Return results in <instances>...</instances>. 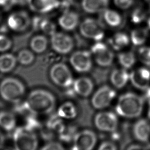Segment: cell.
Instances as JSON below:
<instances>
[{"instance_id":"41","label":"cell","mask_w":150,"mask_h":150,"mask_svg":"<svg viewBox=\"0 0 150 150\" xmlns=\"http://www.w3.org/2000/svg\"><path fill=\"white\" fill-rule=\"evenodd\" d=\"M146 92H145V96L144 98L148 99L149 100H150V87L147 88L145 90Z\"/></svg>"},{"instance_id":"7","label":"cell","mask_w":150,"mask_h":150,"mask_svg":"<svg viewBox=\"0 0 150 150\" xmlns=\"http://www.w3.org/2000/svg\"><path fill=\"white\" fill-rule=\"evenodd\" d=\"M96 63L102 67H108L112 64L114 55L112 51L104 43L98 42L91 49Z\"/></svg>"},{"instance_id":"23","label":"cell","mask_w":150,"mask_h":150,"mask_svg":"<svg viewBox=\"0 0 150 150\" xmlns=\"http://www.w3.org/2000/svg\"><path fill=\"white\" fill-rule=\"evenodd\" d=\"M130 42L128 35L123 33H118L113 35L109 40L108 43L112 49L120 50L127 46Z\"/></svg>"},{"instance_id":"42","label":"cell","mask_w":150,"mask_h":150,"mask_svg":"<svg viewBox=\"0 0 150 150\" xmlns=\"http://www.w3.org/2000/svg\"><path fill=\"white\" fill-rule=\"evenodd\" d=\"M149 101V109H148V117L149 120H150V100Z\"/></svg>"},{"instance_id":"32","label":"cell","mask_w":150,"mask_h":150,"mask_svg":"<svg viewBox=\"0 0 150 150\" xmlns=\"http://www.w3.org/2000/svg\"><path fill=\"white\" fill-rule=\"evenodd\" d=\"M138 58L143 64L150 66V47H143L139 49Z\"/></svg>"},{"instance_id":"20","label":"cell","mask_w":150,"mask_h":150,"mask_svg":"<svg viewBox=\"0 0 150 150\" xmlns=\"http://www.w3.org/2000/svg\"><path fill=\"white\" fill-rule=\"evenodd\" d=\"M129 79H130V74L124 68L114 70L110 75L111 83L117 89H122L125 87Z\"/></svg>"},{"instance_id":"11","label":"cell","mask_w":150,"mask_h":150,"mask_svg":"<svg viewBox=\"0 0 150 150\" xmlns=\"http://www.w3.org/2000/svg\"><path fill=\"white\" fill-rule=\"evenodd\" d=\"M73 141V150H91L96 144L97 136L91 130H84L76 133Z\"/></svg>"},{"instance_id":"44","label":"cell","mask_w":150,"mask_h":150,"mask_svg":"<svg viewBox=\"0 0 150 150\" xmlns=\"http://www.w3.org/2000/svg\"><path fill=\"white\" fill-rule=\"evenodd\" d=\"M145 1H146V3L149 4V5L150 7V0H145Z\"/></svg>"},{"instance_id":"22","label":"cell","mask_w":150,"mask_h":150,"mask_svg":"<svg viewBox=\"0 0 150 150\" xmlns=\"http://www.w3.org/2000/svg\"><path fill=\"white\" fill-rule=\"evenodd\" d=\"M16 118L13 114L7 111H0V128L7 132L14 130L16 126Z\"/></svg>"},{"instance_id":"17","label":"cell","mask_w":150,"mask_h":150,"mask_svg":"<svg viewBox=\"0 0 150 150\" xmlns=\"http://www.w3.org/2000/svg\"><path fill=\"white\" fill-rule=\"evenodd\" d=\"M133 134L135 138L142 142H147L150 136V124L145 119H140L134 124Z\"/></svg>"},{"instance_id":"14","label":"cell","mask_w":150,"mask_h":150,"mask_svg":"<svg viewBox=\"0 0 150 150\" xmlns=\"http://www.w3.org/2000/svg\"><path fill=\"white\" fill-rule=\"evenodd\" d=\"M130 80L135 87L144 91L150 83V71L145 68L134 70L130 74Z\"/></svg>"},{"instance_id":"30","label":"cell","mask_w":150,"mask_h":150,"mask_svg":"<svg viewBox=\"0 0 150 150\" xmlns=\"http://www.w3.org/2000/svg\"><path fill=\"white\" fill-rule=\"evenodd\" d=\"M47 127L50 130H53L60 134L65 129V127L62 118L57 115L53 116L49 118L47 122Z\"/></svg>"},{"instance_id":"13","label":"cell","mask_w":150,"mask_h":150,"mask_svg":"<svg viewBox=\"0 0 150 150\" xmlns=\"http://www.w3.org/2000/svg\"><path fill=\"white\" fill-rule=\"evenodd\" d=\"M31 21L28 14L24 11L14 12L9 16L7 20L8 27L16 32H22L28 28Z\"/></svg>"},{"instance_id":"9","label":"cell","mask_w":150,"mask_h":150,"mask_svg":"<svg viewBox=\"0 0 150 150\" xmlns=\"http://www.w3.org/2000/svg\"><path fill=\"white\" fill-rule=\"evenodd\" d=\"M94 122L98 130L105 132H115L118 124L117 115L110 111L101 112L97 114Z\"/></svg>"},{"instance_id":"16","label":"cell","mask_w":150,"mask_h":150,"mask_svg":"<svg viewBox=\"0 0 150 150\" xmlns=\"http://www.w3.org/2000/svg\"><path fill=\"white\" fill-rule=\"evenodd\" d=\"M27 3L33 11L39 13H47L59 7V0H28Z\"/></svg>"},{"instance_id":"15","label":"cell","mask_w":150,"mask_h":150,"mask_svg":"<svg viewBox=\"0 0 150 150\" xmlns=\"http://www.w3.org/2000/svg\"><path fill=\"white\" fill-rule=\"evenodd\" d=\"M72 87L74 93L82 97H88L91 94L94 89V83L87 77H81L73 81Z\"/></svg>"},{"instance_id":"43","label":"cell","mask_w":150,"mask_h":150,"mask_svg":"<svg viewBox=\"0 0 150 150\" xmlns=\"http://www.w3.org/2000/svg\"><path fill=\"white\" fill-rule=\"evenodd\" d=\"M147 24H148L149 28L150 29V16L148 20H147Z\"/></svg>"},{"instance_id":"34","label":"cell","mask_w":150,"mask_h":150,"mask_svg":"<svg viewBox=\"0 0 150 150\" xmlns=\"http://www.w3.org/2000/svg\"><path fill=\"white\" fill-rule=\"evenodd\" d=\"M76 133V132L75 131V129L73 127H65L63 132L60 133V137L62 140L68 142L72 139L73 140Z\"/></svg>"},{"instance_id":"21","label":"cell","mask_w":150,"mask_h":150,"mask_svg":"<svg viewBox=\"0 0 150 150\" xmlns=\"http://www.w3.org/2000/svg\"><path fill=\"white\" fill-rule=\"evenodd\" d=\"M18 63L16 57L9 53L0 55V72L8 73L15 68Z\"/></svg>"},{"instance_id":"27","label":"cell","mask_w":150,"mask_h":150,"mask_svg":"<svg viewBox=\"0 0 150 150\" xmlns=\"http://www.w3.org/2000/svg\"><path fill=\"white\" fill-rule=\"evenodd\" d=\"M148 29L138 28L132 31L131 33V40L135 46H140L145 43L148 36Z\"/></svg>"},{"instance_id":"25","label":"cell","mask_w":150,"mask_h":150,"mask_svg":"<svg viewBox=\"0 0 150 150\" xmlns=\"http://www.w3.org/2000/svg\"><path fill=\"white\" fill-rule=\"evenodd\" d=\"M77 111L75 105L71 102H66L59 108L57 115L62 118L71 120L77 116Z\"/></svg>"},{"instance_id":"36","label":"cell","mask_w":150,"mask_h":150,"mask_svg":"<svg viewBox=\"0 0 150 150\" xmlns=\"http://www.w3.org/2000/svg\"><path fill=\"white\" fill-rule=\"evenodd\" d=\"M135 0H114V3L118 7L126 9L130 7Z\"/></svg>"},{"instance_id":"10","label":"cell","mask_w":150,"mask_h":150,"mask_svg":"<svg viewBox=\"0 0 150 150\" xmlns=\"http://www.w3.org/2000/svg\"><path fill=\"white\" fill-rule=\"evenodd\" d=\"M91 53L86 50L76 51L71 55L70 63L75 71L79 73H86L92 67Z\"/></svg>"},{"instance_id":"35","label":"cell","mask_w":150,"mask_h":150,"mask_svg":"<svg viewBox=\"0 0 150 150\" xmlns=\"http://www.w3.org/2000/svg\"><path fill=\"white\" fill-rule=\"evenodd\" d=\"M41 149L43 150H64L65 148L59 142H51L45 144Z\"/></svg>"},{"instance_id":"38","label":"cell","mask_w":150,"mask_h":150,"mask_svg":"<svg viewBox=\"0 0 150 150\" xmlns=\"http://www.w3.org/2000/svg\"><path fill=\"white\" fill-rule=\"evenodd\" d=\"M28 2V0H10L8 7H11L13 5H24Z\"/></svg>"},{"instance_id":"2","label":"cell","mask_w":150,"mask_h":150,"mask_svg":"<svg viewBox=\"0 0 150 150\" xmlns=\"http://www.w3.org/2000/svg\"><path fill=\"white\" fill-rule=\"evenodd\" d=\"M144 105V98L136 94L128 92L122 94L118 98L116 105V112L123 117H138L142 114Z\"/></svg>"},{"instance_id":"29","label":"cell","mask_w":150,"mask_h":150,"mask_svg":"<svg viewBox=\"0 0 150 150\" xmlns=\"http://www.w3.org/2000/svg\"><path fill=\"white\" fill-rule=\"evenodd\" d=\"M33 52L28 49H22L20 51L16 57L18 63L23 66L31 65L35 58Z\"/></svg>"},{"instance_id":"1","label":"cell","mask_w":150,"mask_h":150,"mask_svg":"<svg viewBox=\"0 0 150 150\" xmlns=\"http://www.w3.org/2000/svg\"><path fill=\"white\" fill-rule=\"evenodd\" d=\"M25 103L32 114H48L54 109L56 100L50 92L37 89L31 92Z\"/></svg>"},{"instance_id":"6","label":"cell","mask_w":150,"mask_h":150,"mask_svg":"<svg viewBox=\"0 0 150 150\" xmlns=\"http://www.w3.org/2000/svg\"><path fill=\"white\" fill-rule=\"evenodd\" d=\"M79 31L83 37L97 42L101 41L105 35L102 23L91 18H86L81 22Z\"/></svg>"},{"instance_id":"5","label":"cell","mask_w":150,"mask_h":150,"mask_svg":"<svg viewBox=\"0 0 150 150\" xmlns=\"http://www.w3.org/2000/svg\"><path fill=\"white\" fill-rule=\"evenodd\" d=\"M49 74L51 81L58 86L68 88L73 85L72 74L68 67L64 63H57L52 66Z\"/></svg>"},{"instance_id":"12","label":"cell","mask_w":150,"mask_h":150,"mask_svg":"<svg viewBox=\"0 0 150 150\" xmlns=\"http://www.w3.org/2000/svg\"><path fill=\"white\" fill-rule=\"evenodd\" d=\"M51 46L55 52L60 54H67L72 50L74 41L69 35L55 33L51 36Z\"/></svg>"},{"instance_id":"40","label":"cell","mask_w":150,"mask_h":150,"mask_svg":"<svg viewBox=\"0 0 150 150\" xmlns=\"http://www.w3.org/2000/svg\"><path fill=\"white\" fill-rule=\"evenodd\" d=\"M142 149V147L141 145L136 144H132L127 148L128 150H138Z\"/></svg>"},{"instance_id":"4","label":"cell","mask_w":150,"mask_h":150,"mask_svg":"<svg viewBox=\"0 0 150 150\" xmlns=\"http://www.w3.org/2000/svg\"><path fill=\"white\" fill-rule=\"evenodd\" d=\"M15 149L18 150H35L38 146V139L33 130L25 127L17 128L13 134Z\"/></svg>"},{"instance_id":"37","label":"cell","mask_w":150,"mask_h":150,"mask_svg":"<svg viewBox=\"0 0 150 150\" xmlns=\"http://www.w3.org/2000/svg\"><path fill=\"white\" fill-rule=\"evenodd\" d=\"M117 149V147L115 144L111 142H102L98 150H115Z\"/></svg>"},{"instance_id":"33","label":"cell","mask_w":150,"mask_h":150,"mask_svg":"<svg viewBox=\"0 0 150 150\" xmlns=\"http://www.w3.org/2000/svg\"><path fill=\"white\" fill-rule=\"evenodd\" d=\"M12 42L6 35L0 34V53H5L12 47Z\"/></svg>"},{"instance_id":"24","label":"cell","mask_w":150,"mask_h":150,"mask_svg":"<svg viewBox=\"0 0 150 150\" xmlns=\"http://www.w3.org/2000/svg\"><path fill=\"white\" fill-rule=\"evenodd\" d=\"M48 46V40L43 35H38L33 37L30 43V46L33 52L39 54L45 51Z\"/></svg>"},{"instance_id":"39","label":"cell","mask_w":150,"mask_h":150,"mask_svg":"<svg viewBox=\"0 0 150 150\" xmlns=\"http://www.w3.org/2000/svg\"><path fill=\"white\" fill-rule=\"evenodd\" d=\"M5 143V137L2 132H0V149L4 147Z\"/></svg>"},{"instance_id":"28","label":"cell","mask_w":150,"mask_h":150,"mask_svg":"<svg viewBox=\"0 0 150 150\" xmlns=\"http://www.w3.org/2000/svg\"><path fill=\"white\" fill-rule=\"evenodd\" d=\"M118 61L123 68L129 69L135 63L136 57L133 52H125L118 55Z\"/></svg>"},{"instance_id":"19","label":"cell","mask_w":150,"mask_h":150,"mask_svg":"<svg viewBox=\"0 0 150 150\" xmlns=\"http://www.w3.org/2000/svg\"><path fill=\"white\" fill-rule=\"evenodd\" d=\"M109 4V0H83L81 6L83 10L89 13L103 12Z\"/></svg>"},{"instance_id":"18","label":"cell","mask_w":150,"mask_h":150,"mask_svg":"<svg viewBox=\"0 0 150 150\" xmlns=\"http://www.w3.org/2000/svg\"><path fill=\"white\" fill-rule=\"evenodd\" d=\"M59 23L60 26L65 30H73L79 24V16L74 11H66L59 18Z\"/></svg>"},{"instance_id":"26","label":"cell","mask_w":150,"mask_h":150,"mask_svg":"<svg viewBox=\"0 0 150 150\" xmlns=\"http://www.w3.org/2000/svg\"><path fill=\"white\" fill-rule=\"evenodd\" d=\"M103 13V20L110 27H117L122 24V16L116 11L105 9Z\"/></svg>"},{"instance_id":"8","label":"cell","mask_w":150,"mask_h":150,"mask_svg":"<svg viewBox=\"0 0 150 150\" xmlns=\"http://www.w3.org/2000/svg\"><path fill=\"white\" fill-rule=\"evenodd\" d=\"M116 92L108 86H103L94 93L91 98V104L96 109H105L115 98Z\"/></svg>"},{"instance_id":"3","label":"cell","mask_w":150,"mask_h":150,"mask_svg":"<svg viewBox=\"0 0 150 150\" xmlns=\"http://www.w3.org/2000/svg\"><path fill=\"white\" fill-rule=\"evenodd\" d=\"M25 87L22 81L15 77H6L0 82V96L10 103H18L25 93Z\"/></svg>"},{"instance_id":"31","label":"cell","mask_w":150,"mask_h":150,"mask_svg":"<svg viewBox=\"0 0 150 150\" xmlns=\"http://www.w3.org/2000/svg\"><path fill=\"white\" fill-rule=\"evenodd\" d=\"M146 12L141 7L135 8L131 14V20L135 24L142 22L146 18Z\"/></svg>"},{"instance_id":"45","label":"cell","mask_w":150,"mask_h":150,"mask_svg":"<svg viewBox=\"0 0 150 150\" xmlns=\"http://www.w3.org/2000/svg\"><path fill=\"white\" fill-rule=\"evenodd\" d=\"M1 20V16H0V21Z\"/></svg>"}]
</instances>
